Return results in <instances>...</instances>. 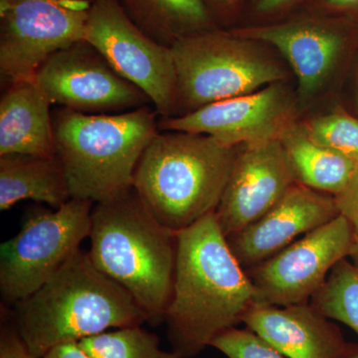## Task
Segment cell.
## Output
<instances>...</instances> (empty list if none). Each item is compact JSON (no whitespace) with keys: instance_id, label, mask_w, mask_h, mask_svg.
Returning a JSON list of instances; mask_svg holds the SVG:
<instances>
[{"instance_id":"8992f818","label":"cell","mask_w":358,"mask_h":358,"mask_svg":"<svg viewBox=\"0 0 358 358\" xmlns=\"http://www.w3.org/2000/svg\"><path fill=\"white\" fill-rule=\"evenodd\" d=\"M171 49L178 79L176 117L248 95L285 77L279 66L232 32L196 33Z\"/></svg>"},{"instance_id":"277c9868","label":"cell","mask_w":358,"mask_h":358,"mask_svg":"<svg viewBox=\"0 0 358 358\" xmlns=\"http://www.w3.org/2000/svg\"><path fill=\"white\" fill-rule=\"evenodd\" d=\"M238 150L206 134L159 131L136 166L134 189L159 222L180 232L215 212Z\"/></svg>"},{"instance_id":"d4e9b609","label":"cell","mask_w":358,"mask_h":358,"mask_svg":"<svg viewBox=\"0 0 358 358\" xmlns=\"http://www.w3.org/2000/svg\"><path fill=\"white\" fill-rule=\"evenodd\" d=\"M0 358H36L26 348L6 312L2 313L0 324Z\"/></svg>"},{"instance_id":"cb8c5ba5","label":"cell","mask_w":358,"mask_h":358,"mask_svg":"<svg viewBox=\"0 0 358 358\" xmlns=\"http://www.w3.org/2000/svg\"><path fill=\"white\" fill-rule=\"evenodd\" d=\"M210 346L227 358H288L247 327L223 331Z\"/></svg>"},{"instance_id":"44dd1931","label":"cell","mask_w":358,"mask_h":358,"mask_svg":"<svg viewBox=\"0 0 358 358\" xmlns=\"http://www.w3.org/2000/svg\"><path fill=\"white\" fill-rule=\"evenodd\" d=\"M310 303L327 319L343 322L358 334L357 266L346 259L336 264Z\"/></svg>"},{"instance_id":"9c48e42d","label":"cell","mask_w":358,"mask_h":358,"mask_svg":"<svg viewBox=\"0 0 358 358\" xmlns=\"http://www.w3.org/2000/svg\"><path fill=\"white\" fill-rule=\"evenodd\" d=\"M85 40L150 96L160 117H176L178 79L173 49L141 31L117 0H92Z\"/></svg>"},{"instance_id":"4dcf8cb0","label":"cell","mask_w":358,"mask_h":358,"mask_svg":"<svg viewBox=\"0 0 358 358\" xmlns=\"http://www.w3.org/2000/svg\"><path fill=\"white\" fill-rule=\"evenodd\" d=\"M345 358H358V345H350Z\"/></svg>"},{"instance_id":"5bb4252c","label":"cell","mask_w":358,"mask_h":358,"mask_svg":"<svg viewBox=\"0 0 358 358\" xmlns=\"http://www.w3.org/2000/svg\"><path fill=\"white\" fill-rule=\"evenodd\" d=\"M338 215L334 196L294 183L265 215L226 238L238 262L248 271Z\"/></svg>"},{"instance_id":"1f68e13d","label":"cell","mask_w":358,"mask_h":358,"mask_svg":"<svg viewBox=\"0 0 358 358\" xmlns=\"http://www.w3.org/2000/svg\"><path fill=\"white\" fill-rule=\"evenodd\" d=\"M202 1L204 2L205 6L208 7L211 4H224L227 3V2H229L230 0H202ZM208 10V9H207Z\"/></svg>"},{"instance_id":"7c38bea8","label":"cell","mask_w":358,"mask_h":358,"mask_svg":"<svg viewBox=\"0 0 358 358\" xmlns=\"http://www.w3.org/2000/svg\"><path fill=\"white\" fill-rule=\"evenodd\" d=\"M293 110L277 83L248 95L209 103L194 112L160 117V131L210 136L230 147L281 140L294 126Z\"/></svg>"},{"instance_id":"52a82bcc","label":"cell","mask_w":358,"mask_h":358,"mask_svg":"<svg viewBox=\"0 0 358 358\" xmlns=\"http://www.w3.org/2000/svg\"><path fill=\"white\" fill-rule=\"evenodd\" d=\"M94 202L72 199L55 210L36 207L17 234L0 246V293L15 305L36 292L90 236Z\"/></svg>"},{"instance_id":"6da1fadb","label":"cell","mask_w":358,"mask_h":358,"mask_svg":"<svg viewBox=\"0 0 358 358\" xmlns=\"http://www.w3.org/2000/svg\"><path fill=\"white\" fill-rule=\"evenodd\" d=\"M256 303L255 288L215 212L178 233L173 296L164 317L173 352L196 357L219 334L242 324Z\"/></svg>"},{"instance_id":"8fae6325","label":"cell","mask_w":358,"mask_h":358,"mask_svg":"<svg viewBox=\"0 0 358 358\" xmlns=\"http://www.w3.org/2000/svg\"><path fill=\"white\" fill-rule=\"evenodd\" d=\"M34 82L51 103L81 114H120L152 106L143 90L120 75L86 40L47 59Z\"/></svg>"},{"instance_id":"30bf717a","label":"cell","mask_w":358,"mask_h":358,"mask_svg":"<svg viewBox=\"0 0 358 358\" xmlns=\"http://www.w3.org/2000/svg\"><path fill=\"white\" fill-rule=\"evenodd\" d=\"M355 240L352 224L339 214L246 271L255 288L256 305L310 303L334 266L350 256Z\"/></svg>"},{"instance_id":"5b68a950","label":"cell","mask_w":358,"mask_h":358,"mask_svg":"<svg viewBox=\"0 0 358 358\" xmlns=\"http://www.w3.org/2000/svg\"><path fill=\"white\" fill-rule=\"evenodd\" d=\"M157 115L152 105L120 114L53 110L56 155L72 199L98 203L133 188L141 155L159 131Z\"/></svg>"},{"instance_id":"603a6c76","label":"cell","mask_w":358,"mask_h":358,"mask_svg":"<svg viewBox=\"0 0 358 358\" xmlns=\"http://www.w3.org/2000/svg\"><path fill=\"white\" fill-rule=\"evenodd\" d=\"M303 129L315 143L358 164V120L341 114L322 115L308 122Z\"/></svg>"},{"instance_id":"2e32d148","label":"cell","mask_w":358,"mask_h":358,"mask_svg":"<svg viewBox=\"0 0 358 358\" xmlns=\"http://www.w3.org/2000/svg\"><path fill=\"white\" fill-rule=\"evenodd\" d=\"M243 39H257L274 45L289 61L299 80L303 96L315 93L333 69L343 40L324 26L296 24L267 26L236 30Z\"/></svg>"},{"instance_id":"e0dca14e","label":"cell","mask_w":358,"mask_h":358,"mask_svg":"<svg viewBox=\"0 0 358 358\" xmlns=\"http://www.w3.org/2000/svg\"><path fill=\"white\" fill-rule=\"evenodd\" d=\"M51 105L34 81L4 87L0 100V155L57 157Z\"/></svg>"},{"instance_id":"9a60e30c","label":"cell","mask_w":358,"mask_h":358,"mask_svg":"<svg viewBox=\"0 0 358 358\" xmlns=\"http://www.w3.org/2000/svg\"><path fill=\"white\" fill-rule=\"evenodd\" d=\"M242 324L288 358H345L350 348L338 327L310 303L255 305Z\"/></svg>"},{"instance_id":"4316f807","label":"cell","mask_w":358,"mask_h":358,"mask_svg":"<svg viewBox=\"0 0 358 358\" xmlns=\"http://www.w3.org/2000/svg\"><path fill=\"white\" fill-rule=\"evenodd\" d=\"M42 358H92L81 345L79 341L63 343L55 346L50 352L46 353Z\"/></svg>"},{"instance_id":"f1b7e54d","label":"cell","mask_w":358,"mask_h":358,"mask_svg":"<svg viewBox=\"0 0 358 358\" xmlns=\"http://www.w3.org/2000/svg\"><path fill=\"white\" fill-rule=\"evenodd\" d=\"M327 1L329 6L341 7V8L358 6V0H327Z\"/></svg>"},{"instance_id":"ba28073f","label":"cell","mask_w":358,"mask_h":358,"mask_svg":"<svg viewBox=\"0 0 358 358\" xmlns=\"http://www.w3.org/2000/svg\"><path fill=\"white\" fill-rule=\"evenodd\" d=\"M92 0H0L1 86L34 81L56 52L85 40Z\"/></svg>"},{"instance_id":"83f0119b","label":"cell","mask_w":358,"mask_h":358,"mask_svg":"<svg viewBox=\"0 0 358 358\" xmlns=\"http://www.w3.org/2000/svg\"><path fill=\"white\" fill-rule=\"evenodd\" d=\"M289 1H291V0H260L258 3V8L261 11H270L284 6Z\"/></svg>"},{"instance_id":"f546056e","label":"cell","mask_w":358,"mask_h":358,"mask_svg":"<svg viewBox=\"0 0 358 358\" xmlns=\"http://www.w3.org/2000/svg\"><path fill=\"white\" fill-rule=\"evenodd\" d=\"M348 258L358 267V236L355 237V243L352 245V251H350Z\"/></svg>"},{"instance_id":"ffe728a7","label":"cell","mask_w":358,"mask_h":358,"mask_svg":"<svg viewBox=\"0 0 358 358\" xmlns=\"http://www.w3.org/2000/svg\"><path fill=\"white\" fill-rule=\"evenodd\" d=\"M296 183L336 196L348 185L358 164L313 141L294 124L281 138Z\"/></svg>"},{"instance_id":"484cf974","label":"cell","mask_w":358,"mask_h":358,"mask_svg":"<svg viewBox=\"0 0 358 358\" xmlns=\"http://www.w3.org/2000/svg\"><path fill=\"white\" fill-rule=\"evenodd\" d=\"M339 214L348 219L358 236V166L345 187L334 196Z\"/></svg>"},{"instance_id":"ac0fdd59","label":"cell","mask_w":358,"mask_h":358,"mask_svg":"<svg viewBox=\"0 0 358 358\" xmlns=\"http://www.w3.org/2000/svg\"><path fill=\"white\" fill-rule=\"evenodd\" d=\"M72 199L62 164L57 157L0 155V210L23 200L59 208Z\"/></svg>"},{"instance_id":"7402d4cb","label":"cell","mask_w":358,"mask_h":358,"mask_svg":"<svg viewBox=\"0 0 358 358\" xmlns=\"http://www.w3.org/2000/svg\"><path fill=\"white\" fill-rule=\"evenodd\" d=\"M79 343L92 358H181L173 350H162L159 336L141 326L103 331Z\"/></svg>"},{"instance_id":"4fadbf2b","label":"cell","mask_w":358,"mask_h":358,"mask_svg":"<svg viewBox=\"0 0 358 358\" xmlns=\"http://www.w3.org/2000/svg\"><path fill=\"white\" fill-rule=\"evenodd\" d=\"M294 183L296 176L281 140L239 148L215 210L224 235L229 237L256 222Z\"/></svg>"},{"instance_id":"7a4b0ae2","label":"cell","mask_w":358,"mask_h":358,"mask_svg":"<svg viewBox=\"0 0 358 358\" xmlns=\"http://www.w3.org/2000/svg\"><path fill=\"white\" fill-rule=\"evenodd\" d=\"M9 317L36 358L63 343L148 322L133 296L82 249L41 288L13 305Z\"/></svg>"},{"instance_id":"3957f363","label":"cell","mask_w":358,"mask_h":358,"mask_svg":"<svg viewBox=\"0 0 358 358\" xmlns=\"http://www.w3.org/2000/svg\"><path fill=\"white\" fill-rule=\"evenodd\" d=\"M89 254L133 296L148 322H164L173 296L178 233L157 221L133 188L94 204Z\"/></svg>"},{"instance_id":"d6986e66","label":"cell","mask_w":358,"mask_h":358,"mask_svg":"<svg viewBox=\"0 0 358 358\" xmlns=\"http://www.w3.org/2000/svg\"><path fill=\"white\" fill-rule=\"evenodd\" d=\"M134 24L157 43L173 47L179 40L212 30L202 0H117Z\"/></svg>"}]
</instances>
